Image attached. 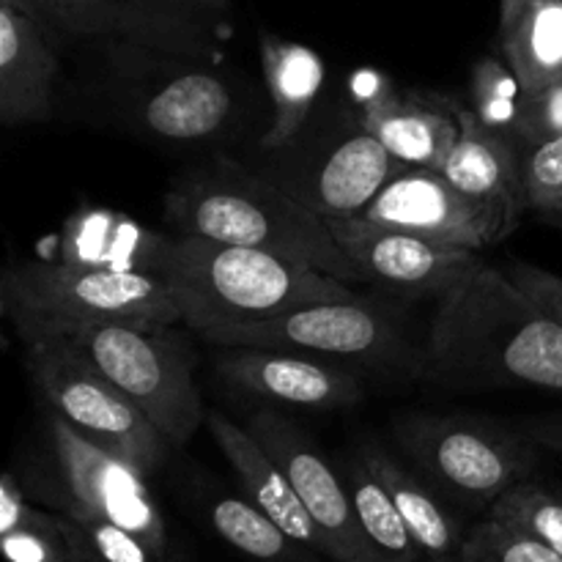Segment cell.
I'll use <instances>...</instances> for the list:
<instances>
[{"label":"cell","mask_w":562,"mask_h":562,"mask_svg":"<svg viewBox=\"0 0 562 562\" xmlns=\"http://www.w3.org/2000/svg\"><path fill=\"white\" fill-rule=\"evenodd\" d=\"M426 360L445 387L562 393V327L488 263L439 296Z\"/></svg>","instance_id":"cell-1"},{"label":"cell","mask_w":562,"mask_h":562,"mask_svg":"<svg viewBox=\"0 0 562 562\" xmlns=\"http://www.w3.org/2000/svg\"><path fill=\"white\" fill-rule=\"evenodd\" d=\"M165 214L179 236L272 252L344 283H366L335 241L327 217L231 162L179 181L165 198Z\"/></svg>","instance_id":"cell-2"},{"label":"cell","mask_w":562,"mask_h":562,"mask_svg":"<svg viewBox=\"0 0 562 562\" xmlns=\"http://www.w3.org/2000/svg\"><path fill=\"white\" fill-rule=\"evenodd\" d=\"M165 280L173 291L181 324H190L201 335L355 296L349 283L305 263L201 236H176Z\"/></svg>","instance_id":"cell-3"},{"label":"cell","mask_w":562,"mask_h":562,"mask_svg":"<svg viewBox=\"0 0 562 562\" xmlns=\"http://www.w3.org/2000/svg\"><path fill=\"white\" fill-rule=\"evenodd\" d=\"M0 302L27 346L110 324L173 327L181 322L170 283L159 274L104 272L60 258L11 267Z\"/></svg>","instance_id":"cell-4"},{"label":"cell","mask_w":562,"mask_h":562,"mask_svg":"<svg viewBox=\"0 0 562 562\" xmlns=\"http://www.w3.org/2000/svg\"><path fill=\"white\" fill-rule=\"evenodd\" d=\"M60 340L102 371L157 426L170 448H184L206 420L192 379V357L173 327L110 324Z\"/></svg>","instance_id":"cell-5"},{"label":"cell","mask_w":562,"mask_h":562,"mask_svg":"<svg viewBox=\"0 0 562 562\" xmlns=\"http://www.w3.org/2000/svg\"><path fill=\"white\" fill-rule=\"evenodd\" d=\"M395 439L428 483L467 505H492L538 461L525 434L477 415H409Z\"/></svg>","instance_id":"cell-6"},{"label":"cell","mask_w":562,"mask_h":562,"mask_svg":"<svg viewBox=\"0 0 562 562\" xmlns=\"http://www.w3.org/2000/svg\"><path fill=\"white\" fill-rule=\"evenodd\" d=\"M27 371L55 415L146 477L173 450L157 426L66 340L27 346Z\"/></svg>","instance_id":"cell-7"},{"label":"cell","mask_w":562,"mask_h":562,"mask_svg":"<svg viewBox=\"0 0 562 562\" xmlns=\"http://www.w3.org/2000/svg\"><path fill=\"white\" fill-rule=\"evenodd\" d=\"M223 349H274L322 360H398L404 344L393 322L360 300H329L296 307L267 322L203 335Z\"/></svg>","instance_id":"cell-8"},{"label":"cell","mask_w":562,"mask_h":562,"mask_svg":"<svg viewBox=\"0 0 562 562\" xmlns=\"http://www.w3.org/2000/svg\"><path fill=\"white\" fill-rule=\"evenodd\" d=\"M53 442L60 481L69 494L64 510L115 521L168 558V530L157 499L148 492L146 475L93 445L58 415L53 417Z\"/></svg>","instance_id":"cell-9"},{"label":"cell","mask_w":562,"mask_h":562,"mask_svg":"<svg viewBox=\"0 0 562 562\" xmlns=\"http://www.w3.org/2000/svg\"><path fill=\"white\" fill-rule=\"evenodd\" d=\"M327 225L366 283L409 294L442 296L486 263L481 250L387 228L366 217H327Z\"/></svg>","instance_id":"cell-10"},{"label":"cell","mask_w":562,"mask_h":562,"mask_svg":"<svg viewBox=\"0 0 562 562\" xmlns=\"http://www.w3.org/2000/svg\"><path fill=\"white\" fill-rule=\"evenodd\" d=\"M247 431L289 475L291 486L327 541L329 560L379 562L362 536L344 475L296 423L274 412H258L247 423Z\"/></svg>","instance_id":"cell-11"},{"label":"cell","mask_w":562,"mask_h":562,"mask_svg":"<svg viewBox=\"0 0 562 562\" xmlns=\"http://www.w3.org/2000/svg\"><path fill=\"white\" fill-rule=\"evenodd\" d=\"M360 217L472 250L497 245L488 214L442 170L404 165Z\"/></svg>","instance_id":"cell-12"},{"label":"cell","mask_w":562,"mask_h":562,"mask_svg":"<svg viewBox=\"0 0 562 562\" xmlns=\"http://www.w3.org/2000/svg\"><path fill=\"white\" fill-rule=\"evenodd\" d=\"M217 371L236 390L302 409H340L362 398V387L333 360L274 349H228Z\"/></svg>","instance_id":"cell-13"},{"label":"cell","mask_w":562,"mask_h":562,"mask_svg":"<svg viewBox=\"0 0 562 562\" xmlns=\"http://www.w3.org/2000/svg\"><path fill=\"white\" fill-rule=\"evenodd\" d=\"M456 115L461 135L442 173L488 214L494 239L503 241L514 234L519 217L527 212L519 146L510 137L483 126L472 108H456Z\"/></svg>","instance_id":"cell-14"},{"label":"cell","mask_w":562,"mask_h":562,"mask_svg":"<svg viewBox=\"0 0 562 562\" xmlns=\"http://www.w3.org/2000/svg\"><path fill=\"white\" fill-rule=\"evenodd\" d=\"M176 236L151 231L108 206H82L66 217L58 258L75 267L165 278L173 261Z\"/></svg>","instance_id":"cell-15"},{"label":"cell","mask_w":562,"mask_h":562,"mask_svg":"<svg viewBox=\"0 0 562 562\" xmlns=\"http://www.w3.org/2000/svg\"><path fill=\"white\" fill-rule=\"evenodd\" d=\"M206 426L212 431V439L228 464L234 467L236 477L241 483V492L252 505L263 510L285 536L294 538L302 547L313 549L322 558H329V547L324 541L322 530L316 527L313 516L302 505L300 494L291 486L289 475L280 470L278 461L252 439L247 428L236 426L220 412H209Z\"/></svg>","instance_id":"cell-16"},{"label":"cell","mask_w":562,"mask_h":562,"mask_svg":"<svg viewBox=\"0 0 562 562\" xmlns=\"http://www.w3.org/2000/svg\"><path fill=\"white\" fill-rule=\"evenodd\" d=\"M58 58L25 11L0 3V121L22 126L47 121Z\"/></svg>","instance_id":"cell-17"},{"label":"cell","mask_w":562,"mask_h":562,"mask_svg":"<svg viewBox=\"0 0 562 562\" xmlns=\"http://www.w3.org/2000/svg\"><path fill=\"white\" fill-rule=\"evenodd\" d=\"M362 130L379 137L404 165L431 170L445 168L461 135L456 108L445 113L420 99H404L382 80L368 82V91L362 93Z\"/></svg>","instance_id":"cell-18"},{"label":"cell","mask_w":562,"mask_h":562,"mask_svg":"<svg viewBox=\"0 0 562 562\" xmlns=\"http://www.w3.org/2000/svg\"><path fill=\"white\" fill-rule=\"evenodd\" d=\"M404 168L379 137L360 130L346 137L316 176L311 209L322 217H360L368 203Z\"/></svg>","instance_id":"cell-19"},{"label":"cell","mask_w":562,"mask_h":562,"mask_svg":"<svg viewBox=\"0 0 562 562\" xmlns=\"http://www.w3.org/2000/svg\"><path fill=\"white\" fill-rule=\"evenodd\" d=\"M499 47L527 93L562 82V0H499Z\"/></svg>","instance_id":"cell-20"},{"label":"cell","mask_w":562,"mask_h":562,"mask_svg":"<svg viewBox=\"0 0 562 562\" xmlns=\"http://www.w3.org/2000/svg\"><path fill=\"white\" fill-rule=\"evenodd\" d=\"M261 66L272 97V126L261 146L285 148L305 126L324 86V60L316 49L267 33L261 36Z\"/></svg>","instance_id":"cell-21"},{"label":"cell","mask_w":562,"mask_h":562,"mask_svg":"<svg viewBox=\"0 0 562 562\" xmlns=\"http://www.w3.org/2000/svg\"><path fill=\"white\" fill-rule=\"evenodd\" d=\"M357 453L362 456L368 470L379 477V483L387 488V494L393 497L398 514L404 516L406 527H409L412 538L423 549V554L426 558H461L464 538H461L459 527L450 519L448 510L428 492L426 483L415 472L406 470L401 461H395L387 450L379 448V445L366 442L360 445Z\"/></svg>","instance_id":"cell-22"},{"label":"cell","mask_w":562,"mask_h":562,"mask_svg":"<svg viewBox=\"0 0 562 562\" xmlns=\"http://www.w3.org/2000/svg\"><path fill=\"white\" fill-rule=\"evenodd\" d=\"M228 113V86L206 71H192L159 88L143 108V121L165 140H198L214 135Z\"/></svg>","instance_id":"cell-23"},{"label":"cell","mask_w":562,"mask_h":562,"mask_svg":"<svg viewBox=\"0 0 562 562\" xmlns=\"http://www.w3.org/2000/svg\"><path fill=\"white\" fill-rule=\"evenodd\" d=\"M346 488H349L351 505H355L357 521L366 536L368 547L376 554L379 562H423V549L412 538L404 516L395 508L387 488L379 483V477L368 470L360 453L344 459L340 464Z\"/></svg>","instance_id":"cell-24"},{"label":"cell","mask_w":562,"mask_h":562,"mask_svg":"<svg viewBox=\"0 0 562 562\" xmlns=\"http://www.w3.org/2000/svg\"><path fill=\"white\" fill-rule=\"evenodd\" d=\"M0 547L9 562H71L58 514L31 508L11 475L0 486Z\"/></svg>","instance_id":"cell-25"},{"label":"cell","mask_w":562,"mask_h":562,"mask_svg":"<svg viewBox=\"0 0 562 562\" xmlns=\"http://www.w3.org/2000/svg\"><path fill=\"white\" fill-rule=\"evenodd\" d=\"M214 532L256 562H318L294 538L285 536L258 505L239 497H220L209 510Z\"/></svg>","instance_id":"cell-26"},{"label":"cell","mask_w":562,"mask_h":562,"mask_svg":"<svg viewBox=\"0 0 562 562\" xmlns=\"http://www.w3.org/2000/svg\"><path fill=\"white\" fill-rule=\"evenodd\" d=\"M58 519L69 543L71 562H170L135 532L102 516L60 510Z\"/></svg>","instance_id":"cell-27"},{"label":"cell","mask_w":562,"mask_h":562,"mask_svg":"<svg viewBox=\"0 0 562 562\" xmlns=\"http://www.w3.org/2000/svg\"><path fill=\"white\" fill-rule=\"evenodd\" d=\"M488 516L547 543L562 558V492L525 477L488 505Z\"/></svg>","instance_id":"cell-28"},{"label":"cell","mask_w":562,"mask_h":562,"mask_svg":"<svg viewBox=\"0 0 562 562\" xmlns=\"http://www.w3.org/2000/svg\"><path fill=\"white\" fill-rule=\"evenodd\" d=\"M525 93L527 91L521 88L508 60L483 55L472 69V113L483 126L510 137V140L516 135Z\"/></svg>","instance_id":"cell-29"},{"label":"cell","mask_w":562,"mask_h":562,"mask_svg":"<svg viewBox=\"0 0 562 562\" xmlns=\"http://www.w3.org/2000/svg\"><path fill=\"white\" fill-rule=\"evenodd\" d=\"M25 11L33 20L53 16L69 31H119L135 25L140 0H0Z\"/></svg>","instance_id":"cell-30"},{"label":"cell","mask_w":562,"mask_h":562,"mask_svg":"<svg viewBox=\"0 0 562 562\" xmlns=\"http://www.w3.org/2000/svg\"><path fill=\"white\" fill-rule=\"evenodd\" d=\"M464 562H562V558L547 543L536 541L527 532L514 530L503 521L486 519L472 527L461 547Z\"/></svg>","instance_id":"cell-31"},{"label":"cell","mask_w":562,"mask_h":562,"mask_svg":"<svg viewBox=\"0 0 562 562\" xmlns=\"http://www.w3.org/2000/svg\"><path fill=\"white\" fill-rule=\"evenodd\" d=\"M527 212L536 217L562 212V137L519 146Z\"/></svg>","instance_id":"cell-32"},{"label":"cell","mask_w":562,"mask_h":562,"mask_svg":"<svg viewBox=\"0 0 562 562\" xmlns=\"http://www.w3.org/2000/svg\"><path fill=\"white\" fill-rule=\"evenodd\" d=\"M562 137V82L525 93L519 124H516V146Z\"/></svg>","instance_id":"cell-33"},{"label":"cell","mask_w":562,"mask_h":562,"mask_svg":"<svg viewBox=\"0 0 562 562\" xmlns=\"http://www.w3.org/2000/svg\"><path fill=\"white\" fill-rule=\"evenodd\" d=\"M510 280H514L516 289L543 313V316L552 318L554 324L562 327V278L547 269L536 267V263L516 261L505 269Z\"/></svg>","instance_id":"cell-34"},{"label":"cell","mask_w":562,"mask_h":562,"mask_svg":"<svg viewBox=\"0 0 562 562\" xmlns=\"http://www.w3.org/2000/svg\"><path fill=\"white\" fill-rule=\"evenodd\" d=\"M521 434H525L536 448L562 456V412L527 420L525 426H521Z\"/></svg>","instance_id":"cell-35"},{"label":"cell","mask_w":562,"mask_h":562,"mask_svg":"<svg viewBox=\"0 0 562 562\" xmlns=\"http://www.w3.org/2000/svg\"><path fill=\"white\" fill-rule=\"evenodd\" d=\"M192 3H201L206 9H228V0H192Z\"/></svg>","instance_id":"cell-36"},{"label":"cell","mask_w":562,"mask_h":562,"mask_svg":"<svg viewBox=\"0 0 562 562\" xmlns=\"http://www.w3.org/2000/svg\"><path fill=\"white\" fill-rule=\"evenodd\" d=\"M543 223L554 225V228H562V212H554V214H549V217H543Z\"/></svg>","instance_id":"cell-37"},{"label":"cell","mask_w":562,"mask_h":562,"mask_svg":"<svg viewBox=\"0 0 562 562\" xmlns=\"http://www.w3.org/2000/svg\"><path fill=\"white\" fill-rule=\"evenodd\" d=\"M423 562H464L461 558H423Z\"/></svg>","instance_id":"cell-38"}]
</instances>
